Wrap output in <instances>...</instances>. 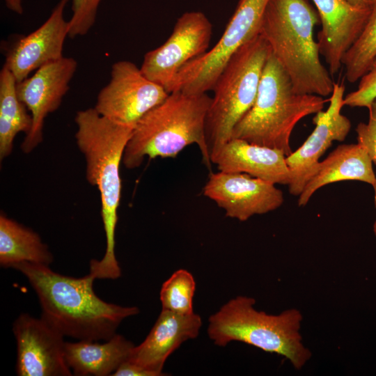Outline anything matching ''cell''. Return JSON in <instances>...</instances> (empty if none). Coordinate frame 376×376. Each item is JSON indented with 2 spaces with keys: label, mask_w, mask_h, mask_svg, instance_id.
Listing matches in <instances>:
<instances>
[{
  "label": "cell",
  "mask_w": 376,
  "mask_h": 376,
  "mask_svg": "<svg viewBox=\"0 0 376 376\" xmlns=\"http://www.w3.org/2000/svg\"><path fill=\"white\" fill-rule=\"evenodd\" d=\"M11 268L24 275L36 292L40 318L64 336L106 341L116 334L123 320L139 313L136 306L101 299L94 292L95 279L90 273L75 278L28 262L14 264Z\"/></svg>",
  "instance_id": "6da1fadb"
},
{
  "label": "cell",
  "mask_w": 376,
  "mask_h": 376,
  "mask_svg": "<svg viewBox=\"0 0 376 376\" xmlns=\"http://www.w3.org/2000/svg\"><path fill=\"white\" fill-rule=\"evenodd\" d=\"M75 139L86 162V178L97 188L106 249L101 260L90 262V273L98 279H117L121 269L116 257V228L122 182L120 163L133 127L116 124L95 108L77 112Z\"/></svg>",
  "instance_id": "7a4b0ae2"
},
{
  "label": "cell",
  "mask_w": 376,
  "mask_h": 376,
  "mask_svg": "<svg viewBox=\"0 0 376 376\" xmlns=\"http://www.w3.org/2000/svg\"><path fill=\"white\" fill-rule=\"evenodd\" d=\"M320 17L307 0H269L259 34L299 93L326 97L334 81L320 58L313 30Z\"/></svg>",
  "instance_id": "3957f363"
},
{
  "label": "cell",
  "mask_w": 376,
  "mask_h": 376,
  "mask_svg": "<svg viewBox=\"0 0 376 376\" xmlns=\"http://www.w3.org/2000/svg\"><path fill=\"white\" fill-rule=\"evenodd\" d=\"M211 101L207 93H170L133 127L124 150L123 165L133 169L146 158L175 157L187 146L196 144L210 169L205 125Z\"/></svg>",
  "instance_id": "277c9868"
},
{
  "label": "cell",
  "mask_w": 376,
  "mask_h": 376,
  "mask_svg": "<svg viewBox=\"0 0 376 376\" xmlns=\"http://www.w3.org/2000/svg\"><path fill=\"white\" fill-rule=\"evenodd\" d=\"M322 96L299 93L274 55H269L263 68L256 100L233 129L232 138L282 150H292L290 139L303 118L324 108Z\"/></svg>",
  "instance_id": "5b68a950"
},
{
  "label": "cell",
  "mask_w": 376,
  "mask_h": 376,
  "mask_svg": "<svg viewBox=\"0 0 376 376\" xmlns=\"http://www.w3.org/2000/svg\"><path fill=\"white\" fill-rule=\"evenodd\" d=\"M253 297L239 295L224 304L208 319L207 335L214 345L224 347L239 341L275 353L300 370L311 357L300 334L301 312L296 308L278 315L258 311Z\"/></svg>",
  "instance_id": "8992f818"
},
{
  "label": "cell",
  "mask_w": 376,
  "mask_h": 376,
  "mask_svg": "<svg viewBox=\"0 0 376 376\" xmlns=\"http://www.w3.org/2000/svg\"><path fill=\"white\" fill-rule=\"evenodd\" d=\"M270 53L269 44L258 34L233 55L218 77L205 125L210 159L253 106Z\"/></svg>",
  "instance_id": "52a82bcc"
},
{
  "label": "cell",
  "mask_w": 376,
  "mask_h": 376,
  "mask_svg": "<svg viewBox=\"0 0 376 376\" xmlns=\"http://www.w3.org/2000/svg\"><path fill=\"white\" fill-rule=\"evenodd\" d=\"M269 0H239L235 12L217 44L201 56L187 63L166 90L170 93L203 94L212 91L233 55L259 34Z\"/></svg>",
  "instance_id": "ba28073f"
},
{
  "label": "cell",
  "mask_w": 376,
  "mask_h": 376,
  "mask_svg": "<svg viewBox=\"0 0 376 376\" xmlns=\"http://www.w3.org/2000/svg\"><path fill=\"white\" fill-rule=\"evenodd\" d=\"M169 94L134 63L119 61L112 65L110 80L99 92L94 108L116 124L134 127Z\"/></svg>",
  "instance_id": "9c48e42d"
},
{
  "label": "cell",
  "mask_w": 376,
  "mask_h": 376,
  "mask_svg": "<svg viewBox=\"0 0 376 376\" xmlns=\"http://www.w3.org/2000/svg\"><path fill=\"white\" fill-rule=\"evenodd\" d=\"M212 25L201 11H189L178 18L169 38L148 52L141 66L143 73L165 89L189 62L207 52Z\"/></svg>",
  "instance_id": "30bf717a"
},
{
  "label": "cell",
  "mask_w": 376,
  "mask_h": 376,
  "mask_svg": "<svg viewBox=\"0 0 376 376\" xmlns=\"http://www.w3.org/2000/svg\"><path fill=\"white\" fill-rule=\"evenodd\" d=\"M77 65L74 58L63 56L42 66L33 75L17 83L18 97L32 118L31 130L21 145L24 153L32 152L42 143L45 118L59 108L70 89Z\"/></svg>",
  "instance_id": "8fae6325"
},
{
  "label": "cell",
  "mask_w": 376,
  "mask_h": 376,
  "mask_svg": "<svg viewBox=\"0 0 376 376\" xmlns=\"http://www.w3.org/2000/svg\"><path fill=\"white\" fill-rule=\"evenodd\" d=\"M345 90L343 84L334 82L327 109L315 113L313 118L314 130L296 151L286 157L290 173L288 190L292 195H300L315 174L320 157L332 142L343 141L348 134L351 122L341 113Z\"/></svg>",
  "instance_id": "7c38bea8"
},
{
  "label": "cell",
  "mask_w": 376,
  "mask_h": 376,
  "mask_svg": "<svg viewBox=\"0 0 376 376\" xmlns=\"http://www.w3.org/2000/svg\"><path fill=\"white\" fill-rule=\"evenodd\" d=\"M13 331L17 342L19 376H70L64 355V336L41 318L21 313Z\"/></svg>",
  "instance_id": "4fadbf2b"
},
{
  "label": "cell",
  "mask_w": 376,
  "mask_h": 376,
  "mask_svg": "<svg viewBox=\"0 0 376 376\" xmlns=\"http://www.w3.org/2000/svg\"><path fill=\"white\" fill-rule=\"evenodd\" d=\"M203 195L222 208L226 217L245 221L279 208L283 194L275 185L242 173H211Z\"/></svg>",
  "instance_id": "5bb4252c"
},
{
  "label": "cell",
  "mask_w": 376,
  "mask_h": 376,
  "mask_svg": "<svg viewBox=\"0 0 376 376\" xmlns=\"http://www.w3.org/2000/svg\"><path fill=\"white\" fill-rule=\"evenodd\" d=\"M69 1L59 0L47 20L31 33L20 38L8 52L4 65L17 82L64 56L63 45L69 33L64 10Z\"/></svg>",
  "instance_id": "9a60e30c"
},
{
  "label": "cell",
  "mask_w": 376,
  "mask_h": 376,
  "mask_svg": "<svg viewBox=\"0 0 376 376\" xmlns=\"http://www.w3.org/2000/svg\"><path fill=\"white\" fill-rule=\"evenodd\" d=\"M321 22L318 33L320 54L331 76L342 67V60L363 30L371 9L357 7L347 0H312Z\"/></svg>",
  "instance_id": "2e32d148"
},
{
  "label": "cell",
  "mask_w": 376,
  "mask_h": 376,
  "mask_svg": "<svg viewBox=\"0 0 376 376\" xmlns=\"http://www.w3.org/2000/svg\"><path fill=\"white\" fill-rule=\"evenodd\" d=\"M202 326L199 315H183L162 309L145 340L134 346L127 361L153 373L166 375L163 368L169 357L184 342L196 338Z\"/></svg>",
  "instance_id": "e0dca14e"
},
{
  "label": "cell",
  "mask_w": 376,
  "mask_h": 376,
  "mask_svg": "<svg viewBox=\"0 0 376 376\" xmlns=\"http://www.w3.org/2000/svg\"><path fill=\"white\" fill-rule=\"evenodd\" d=\"M219 171L242 173L274 185H288L286 156L279 149L231 139L211 156Z\"/></svg>",
  "instance_id": "ac0fdd59"
},
{
  "label": "cell",
  "mask_w": 376,
  "mask_h": 376,
  "mask_svg": "<svg viewBox=\"0 0 376 376\" xmlns=\"http://www.w3.org/2000/svg\"><path fill=\"white\" fill-rule=\"evenodd\" d=\"M343 180H359L371 185L376 182L373 162L359 143L342 144L320 162L315 174L299 196L298 205H306L322 187Z\"/></svg>",
  "instance_id": "d6986e66"
},
{
  "label": "cell",
  "mask_w": 376,
  "mask_h": 376,
  "mask_svg": "<svg viewBox=\"0 0 376 376\" xmlns=\"http://www.w3.org/2000/svg\"><path fill=\"white\" fill-rule=\"evenodd\" d=\"M134 346L116 334L103 343L89 340L65 342L64 355L74 375L107 376L128 359Z\"/></svg>",
  "instance_id": "ffe728a7"
},
{
  "label": "cell",
  "mask_w": 376,
  "mask_h": 376,
  "mask_svg": "<svg viewBox=\"0 0 376 376\" xmlns=\"http://www.w3.org/2000/svg\"><path fill=\"white\" fill-rule=\"evenodd\" d=\"M53 255L39 235L32 229L0 214V265L11 268L16 263L28 262L49 266Z\"/></svg>",
  "instance_id": "44dd1931"
},
{
  "label": "cell",
  "mask_w": 376,
  "mask_h": 376,
  "mask_svg": "<svg viewBox=\"0 0 376 376\" xmlns=\"http://www.w3.org/2000/svg\"><path fill=\"white\" fill-rule=\"evenodd\" d=\"M17 81L6 65L0 72V159L9 156L16 136L27 134L32 118L17 93Z\"/></svg>",
  "instance_id": "7402d4cb"
},
{
  "label": "cell",
  "mask_w": 376,
  "mask_h": 376,
  "mask_svg": "<svg viewBox=\"0 0 376 376\" xmlns=\"http://www.w3.org/2000/svg\"><path fill=\"white\" fill-rule=\"evenodd\" d=\"M376 58V1L361 35L343 56L345 76L350 83L359 81Z\"/></svg>",
  "instance_id": "603a6c76"
},
{
  "label": "cell",
  "mask_w": 376,
  "mask_h": 376,
  "mask_svg": "<svg viewBox=\"0 0 376 376\" xmlns=\"http://www.w3.org/2000/svg\"><path fill=\"white\" fill-rule=\"evenodd\" d=\"M195 290L193 275L186 269H178L162 285L159 299L162 309L183 315L194 313Z\"/></svg>",
  "instance_id": "cb8c5ba5"
},
{
  "label": "cell",
  "mask_w": 376,
  "mask_h": 376,
  "mask_svg": "<svg viewBox=\"0 0 376 376\" xmlns=\"http://www.w3.org/2000/svg\"><path fill=\"white\" fill-rule=\"evenodd\" d=\"M102 0H72V15L68 21V37L74 38L88 33L95 24Z\"/></svg>",
  "instance_id": "d4e9b609"
},
{
  "label": "cell",
  "mask_w": 376,
  "mask_h": 376,
  "mask_svg": "<svg viewBox=\"0 0 376 376\" xmlns=\"http://www.w3.org/2000/svg\"><path fill=\"white\" fill-rule=\"evenodd\" d=\"M359 81L357 88L344 97V105L368 108L376 99V58Z\"/></svg>",
  "instance_id": "484cf974"
},
{
  "label": "cell",
  "mask_w": 376,
  "mask_h": 376,
  "mask_svg": "<svg viewBox=\"0 0 376 376\" xmlns=\"http://www.w3.org/2000/svg\"><path fill=\"white\" fill-rule=\"evenodd\" d=\"M369 118L367 123H360L356 127L357 141L368 152L376 164V99L368 108Z\"/></svg>",
  "instance_id": "4316f807"
},
{
  "label": "cell",
  "mask_w": 376,
  "mask_h": 376,
  "mask_svg": "<svg viewBox=\"0 0 376 376\" xmlns=\"http://www.w3.org/2000/svg\"><path fill=\"white\" fill-rule=\"evenodd\" d=\"M113 376H155V375L128 361L123 362L111 375Z\"/></svg>",
  "instance_id": "83f0119b"
},
{
  "label": "cell",
  "mask_w": 376,
  "mask_h": 376,
  "mask_svg": "<svg viewBox=\"0 0 376 376\" xmlns=\"http://www.w3.org/2000/svg\"><path fill=\"white\" fill-rule=\"evenodd\" d=\"M7 8L17 14H22V0H4Z\"/></svg>",
  "instance_id": "f1b7e54d"
},
{
  "label": "cell",
  "mask_w": 376,
  "mask_h": 376,
  "mask_svg": "<svg viewBox=\"0 0 376 376\" xmlns=\"http://www.w3.org/2000/svg\"><path fill=\"white\" fill-rule=\"evenodd\" d=\"M352 5L364 9H371L376 0H347Z\"/></svg>",
  "instance_id": "f546056e"
},
{
  "label": "cell",
  "mask_w": 376,
  "mask_h": 376,
  "mask_svg": "<svg viewBox=\"0 0 376 376\" xmlns=\"http://www.w3.org/2000/svg\"><path fill=\"white\" fill-rule=\"evenodd\" d=\"M373 189H374V192H375V206H376V182L373 185ZM373 231L375 233V235L376 236V220L375 221V224L373 225Z\"/></svg>",
  "instance_id": "4dcf8cb0"
}]
</instances>
